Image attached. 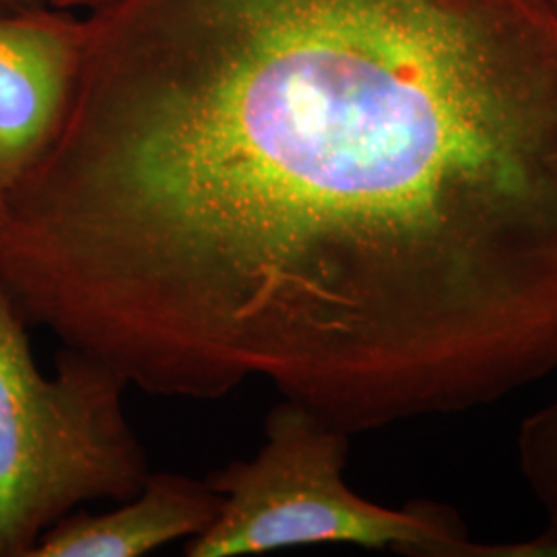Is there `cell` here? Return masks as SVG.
I'll list each match as a JSON object with an SVG mask.
<instances>
[{
    "mask_svg": "<svg viewBox=\"0 0 557 557\" xmlns=\"http://www.w3.org/2000/svg\"><path fill=\"white\" fill-rule=\"evenodd\" d=\"M161 397L349 434L557 370L554 0H213L149 85L101 259Z\"/></svg>",
    "mask_w": 557,
    "mask_h": 557,
    "instance_id": "1",
    "label": "cell"
},
{
    "mask_svg": "<svg viewBox=\"0 0 557 557\" xmlns=\"http://www.w3.org/2000/svg\"><path fill=\"white\" fill-rule=\"evenodd\" d=\"M27 326L0 287V557L32 556L60 518L135 498L151 473L124 413L128 382L69 345L44 376Z\"/></svg>",
    "mask_w": 557,
    "mask_h": 557,
    "instance_id": "2",
    "label": "cell"
},
{
    "mask_svg": "<svg viewBox=\"0 0 557 557\" xmlns=\"http://www.w3.org/2000/svg\"><path fill=\"white\" fill-rule=\"evenodd\" d=\"M351 434L285 398L264 419L257 457L205 479L221 496L213 524L188 539L184 556L267 554L314 543H349L413 557H512V543H479L434 502L384 508L345 481Z\"/></svg>",
    "mask_w": 557,
    "mask_h": 557,
    "instance_id": "3",
    "label": "cell"
},
{
    "mask_svg": "<svg viewBox=\"0 0 557 557\" xmlns=\"http://www.w3.org/2000/svg\"><path fill=\"white\" fill-rule=\"evenodd\" d=\"M85 48L87 21L71 11L0 13V218L59 139Z\"/></svg>",
    "mask_w": 557,
    "mask_h": 557,
    "instance_id": "4",
    "label": "cell"
},
{
    "mask_svg": "<svg viewBox=\"0 0 557 557\" xmlns=\"http://www.w3.org/2000/svg\"><path fill=\"white\" fill-rule=\"evenodd\" d=\"M221 510V496L200 479L149 473L139 494L116 510H75L54 522L29 557H140L205 533Z\"/></svg>",
    "mask_w": 557,
    "mask_h": 557,
    "instance_id": "5",
    "label": "cell"
},
{
    "mask_svg": "<svg viewBox=\"0 0 557 557\" xmlns=\"http://www.w3.org/2000/svg\"><path fill=\"white\" fill-rule=\"evenodd\" d=\"M518 460L545 512V529L539 537L517 543V557H557V395L522 421Z\"/></svg>",
    "mask_w": 557,
    "mask_h": 557,
    "instance_id": "6",
    "label": "cell"
},
{
    "mask_svg": "<svg viewBox=\"0 0 557 557\" xmlns=\"http://www.w3.org/2000/svg\"><path fill=\"white\" fill-rule=\"evenodd\" d=\"M50 7L48 0H0V13H23Z\"/></svg>",
    "mask_w": 557,
    "mask_h": 557,
    "instance_id": "7",
    "label": "cell"
},
{
    "mask_svg": "<svg viewBox=\"0 0 557 557\" xmlns=\"http://www.w3.org/2000/svg\"><path fill=\"white\" fill-rule=\"evenodd\" d=\"M110 0H48L50 7L60 9V11H73V9H100L101 4H106Z\"/></svg>",
    "mask_w": 557,
    "mask_h": 557,
    "instance_id": "8",
    "label": "cell"
},
{
    "mask_svg": "<svg viewBox=\"0 0 557 557\" xmlns=\"http://www.w3.org/2000/svg\"><path fill=\"white\" fill-rule=\"evenodd\" d=\"M554 4H556V7H557V0H554Z\"/></svg>",
    "mask_w": 557,
    "mask_h": 557,
    "instance_id": "9",
    "label": "cell"
}]
</instances>
